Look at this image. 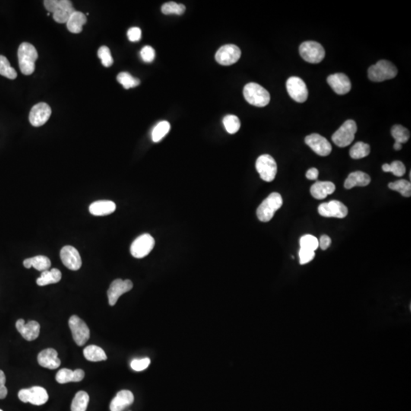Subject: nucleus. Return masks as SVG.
Segmentation results:
<instances>
[{
	"mask_svg": "<svg viewBox=\"0 0 411 411\" xmlns=\"http://www.w3.org/2000/svg\"><path fill=\"white\" fill-rule=\"evenodd\" d=\"M39 58L36 48L31 44L24 42L18 50V58L22 73L29 76L35 70V61Z\"/></svg>",
	"mask_w": 411,
	"mask_h": 411,
	"instance_id": "obj_1",
	"label": "nucleus"
},
{
	"mask_svg": "<svg viewBox=\"0 0 411 411\" xmlns=\"http://www.w3.org/2000/svg\"><path fill=\"white\" fill-rule=\"evenodd\" d=\"M245 100L256 107L267 106L270 101V93L264 87L255 83L247 84L243 90Z\"/></svg>",
	"mask_w": 411,
	"mask_h": 411,
	"instance_id": "obj_2",
	"label": "nucleus"
},
{
	"mask_svg": "<svg viewBox=\"0 0 411 411\" xmlns=\"http://www.w3.org/2000/svg\"><path fill=\"white\" fill-rule=\"evenodd\" d=\"M283 205V198L279 193H272L262 203H260L257 210V216L259 220L263 222H269L274 216L275 213Z\"/></svg>",
	"mask_w": 411,
	"mask_h": 411,
	"instance_id": "obj_3",
	"label": "nucleus"
},
{
	"mask_svg": "<svg viewBox=\"0 0 411 411\" xmlns=\"http://www.w3.org/2000/svg\"><path fill=\"white\" fill-rule=\"evenodd\" d=\"M397 74V69L390 61H378L375 65L371 66L368 70V77L372 82L385 81L395 78Z\"/></svg>",
	"mask_w": 411,
	"mask_h": 411,
	"instance_id": "obj_4",
	"label": "nucleus"
},
{
	"mask_svg": "<svg viewBox=\"0 0 411 411\" xmlns=\"http://www.w3.org/2000/svg\"><path fill=\"white\" fill-rule=\"evenodd\" d=\"M357 131L356 122L347 120L332 136V141L339 147H346L353 142Z\"/></svg>",
	"mask_w": 411,
	"mask_h": 411,
	"instance_id": "obj_5",
	"label": "nucleus"
},
{
	"mask_svg": "<svg viewBox=\"0 0 411 411\" xmlns=\"http://www.w3.org/2000/svg\"><path fill=\"white\" fill-rule=\"evenodd\" d=\"M299 54L304 61L310 64H319L325 57L324 48L316 42H303L299 47Z\"/></svg>",
	"mask_w": 411,
	"mask_h": 411,
	"instance_id": "obj_6",
	"label": "nucleus"
},
{
	"mask_svg": "<svg viewBox=\"0 0 411 411\" xmlns=\"http://www.w3.org/2000/svg\"><path fill=\"white\" fill-rule=\"evenodd\" d=\"M256 169L260 178L267 182H271L276 178L277 173V165L276 161L270 155L259 156L256 161Z\"/></svg>",
	"mask_w": 411,
	"mask_h": 411,
	"instance_id": "obj_7",
	"label": "nucleus"
},
{
	"mask_svg": "<svg viewBox=\"0 0 411 411\" xmlns=\"http://www.w3.org/2000/svg\"><path fill=\"white\" fill-rule=\"evenodd\" d=\"M69 326L75 343L80 346L86 344L90 338V330L86 322L78 316L73 315L69 320Z\"/></svg>",
	"mask_w": 411,
	"mask_h": 411,
	"instance_id": "obj_8",
	"label": "nucleus"
},
{
	"mask_svg": "<svg viewBox=\"0 0 411 411\" xmlns=\"http://www.w3.org/2000/svg\"><path fill=\"white\" fill-rule=\"evenodd\" d=\"M19 398L24 403H32L37 406L45 404L49 398L48 392L44 387L35 386L29 389H22L19 392Z\"/></svg>",
	"mask_w": 411,
	"mask_h": 411,
	"instance_id": "obj_9",
	"label": "nucleus"
},
{
	"mask_svg": "<svg viewBox=\"0 0 411 411\" xmlns=\"http://www.w3.org/2000/svg\"><path fill=\"white\" fill-rule=\"evenodd\" d=\"M155 246V239L149 234H143L134 240L130 247V253L135 258H143L151 252Z\"/></svg>",
	"mask_w": 411,
	"mask_h": 411,
	"instance_id": "obj_10",
	"label": "nucleus"
},
{
	"mask_svg": "<svg viewBox=\"0 0 411 411\" xmlns=\"http://www.w3.org/2000/svg\"><path fill=\"white\" fill-rule=\"evenodd\" d=\"M286 89L289 96L298 103H303L308 99V91L305 82L297 77H292L286 82Z\"/></svg>",
	"mask_w": 411,
	"mask_h": 411,
	"instance_id": "obj_11",
	"label": "nucleus"
},
{
	"mask_svg": "<svg viewBox=\"0 0 411 411\" xmlns=\"http://www.w3.org/2000/svg\"><path fill=\"white\" fill-rule=\"evenodd\" d=\"M241 52L236 45H226L221 47L216 52L215 58L216 62L222 66H230L238 62Z\"/></svg>",
	"mask_w": 411,
	"mask_h": 411,
	"instance_id": "obj_12",
	"label": "nucleus"
},
{
	"mask_svg": "<svg viewBox=\"0 0 411 411\" xmlns=\"http://www.w3.org/2000/svg\"><path fill=\"white\" fill-rule=\"evenodd\" d=\"M318 213L324 217H333L343 219L348 214L347 207L338 200H331L323 203L318 207Z\"/></svg>",
	"mask_w": 411,
	"mask_h": 411,
	"instance_id": "obj_13",
	"label": "nucleus"
},
{
	"mask_svg": "<svg viewBox=\"0 0 411 411\" xmlns=\"http://www.w3.org/2000/svg\"><path fill=\"white\" fill-rule=\"evenodd\" d=\"M305 142L318 156H327L331 153V145L325 137L319 134H312L307 136L305 137Z\"/></svg>",
	"mask_w": 411,
	"mask_h": 411,
	"instance_id": "obj_14",
	"label": "nucleus"
},
{
	"mask_svg": "<svg viewBox=\"0 0 411 411\" xmlns=\"http://www.w3.org/2000/svg\"><path fill=\"white\" fill-rule=\"evenodd\" d=\"M132 282L130 279L122 280L121 279H117L111 283L108 290V302L110 305L114 306L118 302L120 297L123 294L129 292L133 289Z\"/></svg>",
	"mask_w": 411,
	"mask_h": 411,
	"instance_id": "obj_15",
	"label": "nucleus"
},
{
	"mask_svg": "<svg viewBox=\"0 0 411 411\" xmlns=\"http://www.w3.org/2000/svg\"><path fill=\"white\" fill-rule=\"evenodd\" d=\"M51 108L45 102L37 104L31 110L29 121L34 127H42L48 122L51 115Z\"/></svg>",
	"mask_w": 411,
	"mask_h": 411,
	"instance_id": "obj_16",
	"label": "nucleus"
},
{
	"mask_svg": "<svg viewBox=\"0 0 411 411\" xmlns=\"http://www.w3.org/2000/svg\"><path fill=\"white\" fill-rule=\"evenodd\" d=\"M61 258L64 266L71 270H80L82 267V258L78 250L74 247H64L61 251Z\"/></svg>",
	"mask_w": 411,
	"mask_h": 411,
	"instance_id": "obj_17",
	"label": "nucleus"
},
{
	"mask_svg": "<svg viewBox=\"0 0 411 411\" xmlns=\"http://www.w3.org/2000/svg\"><path fill=\"white\" fill-rule=\"evenodd\" d=\"M327 83L332 88L337 95L347 94L348 92L351 90V82L348 78L346 75L343 73H335V74L330 75L327 77Z\"/></svg>",
	"mask_w": 411,
	"mask_h": 411,
	"instance_id": "obj_18",
	"label": "nucleus"
},
{
	"mask_svg": "<svg viewBox=\"0 0 411 411\" xmlns=\"http://www.w3.org/2000/svg\"><path fill=\"white\" fill-rule=\"evenodd\" d=\"M16 326L18 331L28 341L36 340L40 334L41 326L37 321H30L26 323L24 319H20L16 321Z\"/></svg>",
	"mask_w": 411,
	"mask_h": 411,
	"instance_id": "obj_19",
	"label": "nucleus"
},
{
	"mask_svg": "<svg viewBox=\"0 0 411 411\" xmlns=\"http://www.w3.org/2000/svg\"><path fill=\"white\" fill-rule=\"evenodd\" d=\"M38 362L41 366L49 369H56L60 367L61 362L58 356V352L52 348L44 349L39 352Z\"/></svg>",
	"mask_w": 411,
	"mask_h": 411,
	"instance_id": "obj_20",
	"label": "nucleus"
},
{
	"mask_svg": "<svg viewBox=\"0 0 411 411\" xmlns=\"http://www.w3.org/2000/svg\"><path fill=\"white\" fill-rule=\"evenodd\" d=\"M134 401V396L132 392L128 390H122L118 392L116 397L111 400L110 404L111 411H124L127 406H130Z\"/></svg>",
	"mask_w": 411,
	"mask_h": 411,
	"instance_id": "obj_21",
	"label": "nucleus"
},
{
	"mask_svg": "<svg viewBox=\"0 0 411 411\" xmlns=\"http://www.w3.org/2000/svg\"><path fill=\"white\" fill-rule=\"evenodd\" d=\"M335 190L336 186L330 181H317L311 186L310 192L314 198L323 200L333 194Z\"/></svg>",
	"mask_w": 411,
	"mask_h": 411,
	"instance_id": "obj_22",
	"label": "nucleus"
},
{
	"mask_svg": "<svg viewBox=\"0 0 411 411\" xmlns=\"http://www.w3.org/2000/svg\"><path fill=\"white\" fill-rule=\"evenodd\" d=\"M116 210V204L111 200H99L94 202L89 207L91 214L96 216H107Z\"/></svg>",
	"mask_w": 411,
	"mask_h": 411,
	"instance_id": "obj_23",
	"label": "nucleus"
},
{
	"mask_svg": "<svg viewBox=\"0 0 411 411\" xmlns=\"http://www.w3.org/2000/svg\"><path fill=\"white\" fill-rule=\"evenodd\" d=\"M370 182L371 178L366 173L362 172H352L345 181L344 187L346 189H352L356 186L365 187L368 185Z\"/></svg>",
	"mask_w": 411,
	"mask_h": 411,
	"instance_id": "obj_24",
	"label": "nucleus"
},
{
	"mask_svg": "<svg viewBox=\"0 0 411 411\" xmlns=\"http://www.w3.org/2000/svg\"><path fill=\"white\" fill-rule=\"evenodd\" d=\"M87 22L86 16L81 12H73L67 23V29L71 33L79 34L83 32V27Z\"/></svg>",
	"mask_w": 411,
	"mask_h": 411,
	"instance_id": "obj_25",
	"label": "nucleus"
},
{
	"mask_svg": "<svg viewBox=\"0 0 411 411\" xmlns=\"http://www.w3.org/2000/svg\"><path fill=\"white\" fill-rule=\"evenodd\" d=\"M26 268L34 267L39 271H45L51 267V262L50 259L46 256L39 255L31 258L26 259L23 262Z\"/></svg>",
	"mask_w": 411,
	"mask_h": 411,
	"instance_id": "obj_26",
	"label": "nucleus"
},
{
	"mask_svg": "<svg viewBox=\"0 0 411 411\" xmlns=\"http://www.w3.org/2000/svg\"><path fill=\"white\" fill-rule=\"evenodd\" d=\"M62 273L58 269L54 268L51 270L42 272V276L37 279V284L40 286L54 284L61 281Z\"/></svg>",
	"mask_w": 411,
	"mask_h": 411,
	"instance_id": "obj_27",
	"label": "nucleus"
},
{
	"mask_svg": "<svg viewBox=\"0 0 411 411\" xmlns=\"http://www.w3.org/2000/svg\"><path fill=\"white\" fill-rule=\"evenodd\" d=\"M85 358L91 362H100L107 359V355L103 349L96 346L89 345L83 350Z\"/></svg>",
	"mask_w": 411,
	"mask_h": 411,
	"instance_id": "obj_28",
	"label": "nucleus"
},
{
	"mask_svg": "<svg viewBox=\"0 0 411 411\" xmlns=\"http://www.w3.org/2000/svg\"><path fill=\"white\" fill-rule=\"evenodd\" d=\"M89 396L86 391L80 390L75 395L71 404L72 411H86L89 405Z\"/></svg>",
	"mask_w": 411,
	"mask_h": 411,
	"instance_id": "obj_29",
	"label": "nucleus"
},
{
	"mask_svg": "<svg viewBox=\"0 0 411 411\" xmlns=\"http://www.w3.org/2000/svg\"><path fill=\"white\" fill-rule=\"evenodd\" d=\"M44 5L49 13L52 14L65 9L73 8V4L69 0H45Z\"/></svg>",
	"mask_w": 411,
	"mask_h": 411,
	"instance_id": "obj_30",
	"label": "nucleus"
},
{
	"mask_svg": "<svg viewBox=\"0 0 411 411\" xmlns=\"http://www.w3.org/2000/svg\"><path fill=\"white\" fill-rule=\"evenodd\" d=\"M370 153V146L363 142L355 143L349 150L350 157L353 159H360L366 157Z\"/></svg>",
	"mask_w": 411,
	"mask_h": 411,
	"instance_id": "obj_31",
	"label": "nucleus"
},
{
	"mask_svg": "<svg viewBox=\"0 0 411 411\" xmlns=\"http://www.w3.org/2000/svg\"><path fill=\"white\" fill-rule=\"evenodd\" d=\"M171 125L168 121H161L153 128L152 139L154 143H159L170 130Z\"/></svg>",
	"mask_w": 411,
	"mask_h": 411,
	"instance_id": "obj_32",
	"label": "nucleus"
},
{
	"mask_svg": "<svg viewBox=\"0 0 411 411\" xmlns=\"http://www.w3.org/2000/svg\"><path fill=\"white\" fill-rule=\"evenodd\" d=\"M388 188L393 191H397L403 197H409L411 196L410 182L406 180H398L395 182L390 183L388 184Z\"/></svg>",
	"mask_w": 411,
	"mask_h": 411,
	"instance_id": "obj_33",
	"label": "nucleus"
},
{
	"mask_svg": "<svg viewBox=\"0 0 411 411\" xmlns=\"http://www.w3.org/2000/svg\"><path fill=\"white\" fill-rule=\"evenodd\" d=\"M391 135L396 143H405L409 140L410 134L407 129L401 125H394L391 128Z\"/></svg>",
	"mask_w": 411,
	"mask_h": 411,
	"instance_id": "obj_34",
	"label": "nucleus"
},
{
	"mask_svg": "<svg viewBox=\"0 0 411 411\" xmlns=\"http://www.w3.org/2000/svg\"><path fill=\"white\" fill-rule=\"evenodd\" d=\"M0 75L10 80H15L17 77V73L11 67L10 63L4 56L0 55Z\"/></svg>",
	"mask_w": 411,
	"mask_h": 411,
	"instance_id": "obj_35",
	"label": "nucleus"
},
{
	"mask_svg": "<svg viewBox=\"0 0 411 411\" xmlns=\"http://www.w3.org/2000/svg\"><path fill=\"white\" fill-rule=\"evenodd\" d=\"M117 80H118V83H121L124 86L125 89L137 87L140 84L139 79L134 78L130 73H127V72L119 73Z\"/></svg>",
	"mask_w": 411,
	"mask_h": 411,
	"instance_id": "obj_36",
	"label": "nucleus"
},
{
	"mask_svg": "<svg viewBox=\"0 0 411 411\" xmlns=\"http://www.w3.org/2000/svg\"><path fill=\"white\" fill-rule=\"evenodd\" d=\"M224 127L229 134H235L241 127V122L235 115H227L223 118Z\"/></svg>",
	"mask_w": 411,
	"mask_h": 411,
	"instance_id": "obj_37",
	"label": "nucleus"
},
{
	"mask_svg": "<svg viewBox=\"0 0 411 411\" xmlns=\"http://www.w3.org/2000/svg\"><path fill=\"white\" fill-rule=\"evenodd\" d=\"M382 170L384 172H392L397 177H402L406 172V167L400 161H394L391 164H384L382 165Z\"/></svg>",
	"mask_w": 411,
	"mask_h": 411,
	"instance_id": "obj_38",
	"label": "nucleus"
},
{
	"mask_svg": "<svg viewBox=\"0 0 411 411\" xmlns=\"http://www.w3.org/2000/svg\"><path fill=\"white\" fill-rule=\"evenodd\" d=\"M185 10V6L175 2L166 3L162 7V13L165 15L176 14L181 16L184 14Z\"/></svg>",
	"mask_w": 411,
	"mask_h": 411,
	"instance_id": "obj_39",
	"label": "nucleus"
},
{
	"mask_svg": "<svg viewBox=\"0 0 411 411\" xmlns=\"http://www.w3.org/2000/svg\"><path fill=\"white\" fill-rule=\"evenodd\" d=\"M300 247L305 249L311 250V251H316L319 247L318 240L316 237L311 235H303L300 238Z\"/></svg>",
	"mask_w": 411,
	"mask_h": 411,
	"instance_id": "obj_40",
	"label": "nucleus"
},
{
	"mask_svg": "<svg viewBox=\"0 0 411 411\" xmlns=\"http://www.w3.org/2000/svg\"><path fill=\"white\" fill-rule=\"evenodd\" d=\"M98 56L102 61L104 67H110L112 66L114 63L113 58L111 56V51L109 48L106 46L101 47L98 51Z\"/></svg>",
	"mask_w": 411,
	"mask_h": 411,
	"instance_id": "obj_41",
	"label": "nucleus"
},
{
	"mask_svg": "<svg viewBox=\"0 0 411 411\" xmlns=\"http://www.w3.org/2000/svg\"><path fill=\"white\" fill-rule=\"evenodd\" d=\"M73 371L69 368H62L59 370L56 375V380L60 384L73 382Z\"/></svg>",
	"mask_w": 411,
	"mask_h": 411,
	"instance_id": "obj_42",
	"label": "nucleus"
},
{
	"mask_svg": "<svg viewBox=\"0 0 411 411\" xmlns=\"http://www.w3.org/2000/svg\"><path fill=\"white\" fill-rule=\"evenodd\" d=\"M140 55L144 62L152 63L156 58V51L151 46H145L140 51Z\"/></svg>",
	"mask_w": 411,
	"mask_h": 411,
	"instance_id": "obj_43",
	"label": "nucleus"
},
{
	"mask_svg": "<svg viewBox=\"0 0 411 411\" xmlns=\"http://www.w3.org/2000/svg\"><path fill=\"white\" fill-rule=\"evenodd\" d=\"M298 255H299V262H300V264H308L314 259L315 253H314V251H311V250L300 248V250L298 251Z\"/></svg>",
	"mask_w": 411,
	"mask_h": 411,
	"instance_id": "obj_44",
	"label": "nucleus"
},
{
	"mask_svg": "<svg viewBox=\"0 0 411 411\" xmlns=\"http://www.w3.org/2000/svg\"><path fill=\"white\" fill-rule=\"evenodd\" d=\"M150 364L149 358H143L140 359H134L130 363V366L134 371H141L146 369Z\"/></svg>",
	"mask_w": 411,
	"mask_h": 411,
	"instance_id": "obj_45",
	"label": "nucleus"
},
{
	"mask_svg": "<svg viewBox=\"0 0 411 411\" xmlns=\"http://www.w3.org/2000/svg\"><path fill=\"white\" fill-rule=\"evenodd\" d=\"M142 32L140 28H130L127 32L129 40L132 42H137L141 39Z\"/></svg>",
	"mask_w": 411,
	"mask_h": 411,
	"instance_id": "obj_46",
	"label": "nucleus"
},
{
	"mask_svg": "<svg viewBox=\"0 0 411 411\" xmlns=\"http://www.w3.org/2000/svg\"><path fill=\"white\" fill-rule=\"evenodd\" d=\"M318 243H319L320 248H321L323 251H324V250H327V248L330 246V245H331V238H330L328 235H322L321 238H320L319 241H318Z\"/></svg>",
	"mask_w": 411,
	"mask_h": 411,
	"instance_id": "obj_47",
	"label": "nucleus"
},
{
	"mask_svg": "<svg viewBox=\"0 0 411 411\" xmlns=\"http://www.w3.org/2000/svg\"><path fill=\"white\" fill-rule=\"evenodd\" d=\"M85 377V372L83 369H77L73 371V382H80L83 381Z\"/></svg>",
	"mask_w": 411,
	"mask_h": 411,
	"instance_id": "obj_48",
	"label": "nucleus"
},
{
	"mask_svg": "<svg viewBox=\"0 0 411 411\" xmlns=\"http://www.w3.org/2000/svg\"><path fill=\"white\" fill-rule=\"evenodd\" d=\"M318 175H319L318 170L315 168H311L306 172L305 176L308 180H317L318 178Z\"/></svg>",
	"mask_w": 411,
	"mask_h": 411,
	"instance_id": "obj_49",
	"label": "nucleus"
},
{
	"mask_svg": "<svg viewBox=\"0 0 411 411\" xmlns=\"http://www.w3.org/2000/svg\"><path fill=\"white\" fill-rule=\"evenodd\" d=\"M7 394H8V390H7V387H6V385L0 387V399L6 398Z\"/></svg>",
	"mask_w": 411,
	"mask_h": 411,
	"instance_id": "obj_50",
	"label": "nucleus"
},
{
	"mask_svg": "<svg viewBox=\"0 0 411 411\" xmlns=\"http://www.w3.org/2000/svg\"><path fill=\"white\" fill-rule=\"evenodd\" d=\"M6 381H7V378H6L5 373L2 370H0V387L5 386Z\"/></svg>",
	"mask_w": 411,
	"mask_h": 411,
	"instance_id": "obj_51",
	"label": "nucleus"
},
{
	"mask_svg": "<svg viewBox=\"0 0 411 411\" xmlns=\"http://www.w3.org/2000/svg\"><path fill=\"white\" fill-rule=\"evenodd\" d=\"M401 148L402 144H400V143H396V142L395 143H394V149H395V150H397V151H399V150H400V149H401Z\"/></svg>",
	"mask_w": 411,
	"mask_h": 411,
	"instance_id": "obj_52",
	"label": "nucleus"
},
{
	"mask_svg": "<svg viewBox=\"0 0 411 411\" xmlns=\"http://www.w3.org/2000/svg\"><path fill=\"white\" fill-rule=\"evenodd\" d=\"M0 411H4L3 409H0Z\"/></svg>",
	"mask_w": 411,
	"mask_h": 411,
	"instance_id": "obj_53",
	"label": "nucleus"
}]
</instances>
